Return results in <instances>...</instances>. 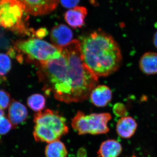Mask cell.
<instances>
[{
  "instance_id": "obj_13",
  "label": "cell",
  "mask_w": 157,
  "mask_h": 157,
  "mask_svg": "<svg viewBox=\"0 0 157 157\" xmlns=\"http://www.w3.org/2000/svg\"><path fill=\"white\" fill-rule=\"evenodd\" d=\"M139 67L140 71L147 75L157 74V53L148 52L140 58Z\"/></svg>"
},
{
  "instance_id": "obj_6",
  "label": "cell",
  "mask_w": 157,
  "mask_h": 157,
  "mask_svg": "<svg viewBox=\"0 0 157 157\" xmlns=\"http://www.w3.org/2000/svg\"><path fill=\"white\" fill-rule=\"evenodd\" d=\"M111 119L108 113L85 114L78 111L72 119L71 125L79 135L105 134L109 132L108 123Z\"/></svg>"
},
{
  "instance_id": "obj_18",
  "label": "cell",
  "mask_w": 157,
  "mask_h": 157,
  "mask_svg": "<svg viewBox=\"0 0 157 157\" xmlns=\"http://www.w3.org/2000/svg\"><path fill=\"white\" fill-rule=\"evenodd\" d=\"M12 128L13 126L9 119L4 116L0 117V135L7 134Z\"/></svg>"
},
{
  "instance_id": "obj_17",
  "label": "cell",
  "mask_w": 157,
  "mask_h": 157,
  "mask_svg": "<svg viewBox=\"0 0 157 157\" xmlns=\"http://www.w3.org/2000/svg\"><path fill=\"white\" fill-rule=\"evenodd\" d=\"M6 53H0V84L6 80V76L11 70V61Z\"/></svg>"
},
{
  "instance_id": "obj_15",
  "label": "cell",
  "mask_w": 157,
  "mask_h": 157,
  "mask_svg": "<svg viewBox=\"0 0 157 157\" xmlns=\"http://www.w3.org/2000/svg\"><path fill=\"white\" fill-rule=\"evenodd\" d=\"M45 152L46 157H67L68 154L66 146L60 140L48 143Z\"/></svg>"
},
{
  "instance_id": "obj_10",
  "label": "cell",
  "mask_w": 157,
  "mask_h": 157,
  "mask_svg": "<svg viewBox=\"0 0 157 157\" xmlns=\"http://www.w3.org/2000/svg\"><path fill=\"white\" fill-rule=\"evenodd\" d=\"M91 101L98 107L107 106L112 100L111 90L105 85H98L93 89L90 95Z\"/></svg>"
},
{
  "instance_id": "obj_16",
  "label": "cell",
  "mask_w": 157,
  "mask_h": 157,
  "mask_svg": "<svg viewBox=\"0 0 157 157\" xmlns=\"http://www.w3.org/2000/svg\"><path fill=\"white\" fill-rule=\"evenodd\" d=\"M45 97L40 94H34L30 96L27 100L29 107L36 112L42 111L45 108Z\"/></svg>"
},
{
  "instance_id": "obj_9",
  "label": "cell",
  "mask_w": 157,
  "mask_h": 157,
  "mask_svg": "<svg viewBox=\"0 0 157 157\" xmlns=\"http://www.w3.org/2000/svg\"><path fill=\"white\" fill-rule=\"evenodd\" d=\"M28 116L26 107L19 101L12 100L9 106L8 117L13 128L24 122Z\"/></svg>"
},
{
  "instance_id": "obj_4",
  "label": "cell",
  "mask_w": 157,
  "mask_h": 157,
  "mask_svg": "<svg viewBox=\"0 0 157 157\" xmlns=\"http://www.w3.org/2000/svg\"><path fill=\"white\" fill-rule=\"evenodd\" d=\"M34 122L33 135L36 142L49 143L59 140L69 132L66 118L51 109L37 112Z\"/></svg>"
},
{
  "instance_id": "obj_14",
  "label": "cell",
  "mask_w": 157,
  "mask_h": 157,
  "mask_svg": "<svg viewBox=\"0 0 157 157\" xmlns=\"http://www.w3.org/2000/svg\"><path fill=\"white\" fill-rule=\"evenodd\" d=\"M122 150V146L119 141L114 139H108L101 144L98 155L99 157H118Z\"/></svg>"
},
{
  "instance_id": "obj_2",
  "label": "cell",
  "mask_w": 157,
  "mask_h": 157,
  "mask_svg": "<svg viewBox=\"0 0 157 157\" xmlns=\"http://www.w3.org/2000/svg\"><path fill=\"white\" fill-rule=\"evenodd\" d=\"M79 42L82 61L98 77L109 76L120 67L122 63L121 48L109 34L102 30L94 31Z\"/></svg>"
},
{
  "instance_id": "obj_23",
  "label": "cell",
  "mask_w": 157,
  "mask_h": 157,
  "mask_svg": "<svg viewBox=\"0 0 157 157\" xmlns=\"http://www.w3.org/2000/svg\"><path fill=\"white\" fill-rule=\"evenodd\" d=\"M153 42L155 47L157 48V32L155 33L153 38Z\"/></svg>"
},
{
  "instance_id": "obj_25",
  "label": "cell",
  "mask_w": 157,
  "mask_h": 157,
  "mask_svg": "<svg viewBox=\"0 0 157 157\" xmlns=\"http://www.w3.org/2000/svg\"><path fill=\"white\" fill-rule=\"evenodd\" d=\"M132 157H137L136 156H135V155H133V156Z\"/></svg>"
},
{
  "instance_id": "obj_12",
  "label": "cell",
  "mask_w": 157,
  "mask_h": 157,
  "mask_svg": "<svg viewBox=\"0 0 157 157\" xmlns=\"http://www.w3.org/2000/svg\"><path fill=\"white\" fill-rule=\"evenodd\" d=\"M137 128V124L134 118L130 116L121 117L116 125L117 135L123 138L128 139L135 134Z\"/></svg>"
},
{
  "instance_id": "obj_20",
  "label": "cell",
  "mask_w": 157,
  "mask_h": 157,
  "mask_svg": "<svg viewBox=\"0 0 157 157\" xmlns=\"http://www.w3.org/2000/svg\"><path fill=\"white\" fill-rule=\"evenodd\" d=\"M80 0H59L63 7L68 9H72L76 7Z\"/></svg>"
},
{
  "instance_id": "obj_7",
  "label": "cell",
  "mask_w": 157,
  "mask_h": 157,
  "mask_svg": "<svg viewBox=\"0 0 157 157\" xmlns=\"http://www.w3.org/2000/svg\"><path fill=\"white\" fill-rule=\"evenodd\" d=\"M27 13L34 16L50 13L56 8L59 0H17Z\"/></svg>"
},
{
  "instance_id": "obj_5",
  "label": "cell",
  "mask_w": 157,
  "mask_h": 157,
  "mask_svg": "<svg viewBox=\"0 0 157 157\" xmlns=\"http://www.w3.org/2000/svg\"><path fill=\"white\" fill-rule=\"evenodd\" d=\"M24 12L17 0H0V26L19 35H35L32 29L27 27Z\"/></svg>"
},
{
  "instance_id": "obj_8",
  "label": "cell",
  "mask_w": 157,
  "mask_h": 157,
  "mask_svg": "<svg viewBox=\"0 0 157 157\" xmlns=\"http://www.w3.org/2000/svg\"><path fill=\"white\" fill-rule=\"evenodd\" d=\"M72 30L67 25L60 24L55 26L50 33V39L53 45L63 48L73 41Z\"/></svg>"
},
{
  "instance_id": "obj_19",
  "label": "cell",
  "mask_w": 157,
  "mask_h": 157,
  "mask_svg": "<svg viewBox=\"0 0 157 157\" xmlns=\"http://www.w3.org/2000/svg\"><path fill=\"white\" fill-rule=\"evenodd\" d=\"M10 103V94L6 91L0 90V109H7Z\"/></svg>"
},
{
  "instance_id": "obj_21",
  "label": "cell",
  "mask_w": 157,
  "mask_h": 157,
  "mask_svg": "<svg viewBox=\"0 0 157 157\" xmlns=\"http://www.w3.org/2000/svg\"><path fill=\"white\" fill-rule=\"evenodd\" d=\"M113 111L115 114L118 116H121L122 117L127 116V112L125 108L122 104L116 105L114 106Z\"/></svg>"
},
{
  "instance_id": "obj_11",
  "label": "cell",
  "mask_w": 157,
  "mask_h": 157,
  "mask_svg": "<svg viewBox=\"0 0 157 157\" xmlns=\"http://www.w3.org/2000/svg\"><path fill=\"white\" fill-rule=\"evenodd\" d=\"M87 14L86 8L76 6L66 12L65 19L68 24L73 28H80L84 25Z\"/></svg>"
},
{
  "instance_id": "obj_24",
  "label": "cell",
  "mask_w": 157,
  "mask_h": 157,
  "mask_svg": "<svg viewBox=\"0 0 157 157\" xmlns=\"http://www.w3.org/2000/svg\"><path fill=\"white\" fill-rule=\"evenodd\" d=\"M4 115H5V113L3 109H0V117L4 116Z\"/></svg>"
},
{
  "instance_id": "obj_3",
  "label": "cell",
  "mask_w": 157,
  "mask_h": 157,
  "mask_svg": "<svg viewBox=\"0 0 157 157\" xmlns=\"http://www.w3.org/2000/svg\"><path fill=\"white\" fill-rule=\"evenodd\" d=\"M15 56L19 63L24 60L38 65L58 59L61 55L62 48L57 47L39 39L30 38L18 40L14 43Z\"/></svg>"
},
{
  "instance_id": "obj_22",
  "label": "cell",
  "mask_w": 157,
  "mask_h": 157,
  "mask_svg": "<svg viewBox=\"0 0 157 157\" xmlns=\"http://www.w3.org/2000/svg\"><path fill=\"white\" fill-rule=\"evenodd\" d=\"M47 31L45 29H40L35 32V35L38 39H41L45 36L47 34Z\"/></svg>"
},
{
  "instance_id": "obj_1",
  "label": "cell",
  "mask_w": 157,
  "mask_h": 157,
  "mask_svg": "<svg viewBox=\"0 0 157 157\" xmlns=\"http://www.w3.org/2000/svg\"><path fill=\"white\" fill-rule=\"evenodd\" d=\"M38 66L45 94L67 104L87 99L98 83V76L82 61L78 40L62 48L58 59Z\"/></svg>"
}]
</instances>
